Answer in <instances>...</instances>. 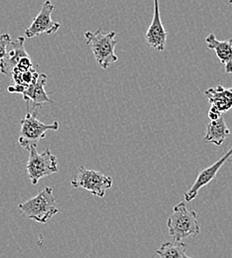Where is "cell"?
<instances>
[{
    "instance_id": "obj_15",
    "label": "cell",
    "mask_w": 232,
    "mask_h": 258,
    "mask_svg": "<svg viewBox=\"0 0 232 258\" xmlns=\"http://www.w3.org/2000/svg\"><path fill=\"white\" fill-rule=\"evenodd\" d=\"M186 250L187 245L183 241H174L163 243L156 252L160 258H192L187 255Z\"/></svg>"
},
{
    "instance_id": "obj_3",
    "label": "cell",
    "mask_w": 232,
    "mask_h": 258,
    "mask_svg": "<svg viewBox=\"0 0 232 258\" xmlns=\"http://www.w3.org/2000/svg\"><path fill=\"white\" fill-rule=\"evenodd\" d=\"M115 36V31L103 34L101 28L96 32L87 31L85 33L87 45L92 50L98 64L104 70L118 61V57L114 51L117 44Z\"/></svg>"
},
{
    "instance_id": "obj_11",
    "label": "cell",
    "mask_w": 232,
    "mask_h": 258,
    "mask_svg": "<svg viewBox=\"0 0 232 258\" xmlns=\"http://www.w3.org/2000/svg\"><path fill=\"white\" fill-rule=\"evenodd\" d=\"M205 42L207 48L209 50H213L221 62L224 66L225 73L232 74V39L227 41L217 40L214 34H209L205 38Z\"/></svg>"
},
{
    "instance_id": "obj_14",
    "label": "cell",
    "mask_w": 232,
    "mask_h": 258,
    "mask_svg": "<svg viewBox=\"0 0 232 258\" xmlns=\"http://www.w3.org/2000/svg\"><path fill=\"white\" fill-rule=\"evenodd\" d=\"M230 135V130L227 127L222 117L216 120H210L206 126L204 141L212 143L216 146L222 145L224 140Z\"/></svg>"
},
{
    "instance_id": "obj_10",
    "label": "cell",
    "mask_w": 232,
    "mask_h": 258,
    "mask_svg": "<svg viewBox=\"0 0 232 258\" xmlns=\"http://www.w3.org/2000/svg\"><path fill=\"white\" fill-rule=\"evenodd\" d=\"M25 39L19 36L16 40H12L10 43V51H8L7 56L0 61V73L3 75L11 76L15 68L19 62L24 58L29 56L24 47Z\"/></svg>"
},
{
    "instance_id": "obj_13",
    "label": "cell",
    "mask_w": 232,
    "mask_h": 258,
    "mask_svg": "<svg viewBox=\"0 0 232 258\" xmlns=\"http://www.w3.org/2000/svg\"><path fill=\"white\" fill-rule=\"evenodd\" d=\"M204 95L207 97L212 109L217 110L220 113L227 112L232 108V90L225 89L222 86L210 88L204 91Z\"/></svg>"
},
{
    "instance_id": "obj_1",
    "label": "cell",
    "mask_w": 232,
    "mask_h": 258,
    "mask_svg": "<svg viewBox=\"0 0 232 258\" xmlns=\"http://www.w3.org/2000/svg\"><path fill=\"white\" fill-rule=\"evenodd\" d=\"M169 233L174 241L181 242L190 235H198L200 232V225L198 214L188 210L184 202L179 203L173 209V214L167 221Z\"/></svg>"
},
{
    "instance_id": "obj_6",
    "label": "cell",
    "mask_w": 232,
    "mask_h": 258,
    "mask_svg": "<svg viewBox=\"0 0 232 258\" xmlns=\"http://www.w3.org/2000/svg\"><path fill=\"white\" fill-rule=\"evenodd\" d=\"M112 185L113 179L111 177L84 166L79 168L78 175L71 181L73 188H83L100 198H103L106 191L112 188Z\"/></svg>"
},
{
    "instance_id": "obj_5",
    "label": "cell",
    "mask_w": 232,
    "mask_h": 258,
    "mask_svg": "<svg viewBox=\"0 0 232 258\" xmlns=\"http://www.w3.org/2000/svg\"><path fill=\"white\" fill-rule=\"evenodd\" d=\"M28 151L29 158L26 170L32 185L36 186L41 179L58 172V159L49 148L45 149L43 153H39L37 146H31Z\"/></svg>"
},
{
    "instance_id": "obj_17",
    "label": "cell",
    "mask_w": 232,
    "mask_h": 258,
    "mask_svg": "<svg viewBox=\"0 0 232 258\" xmlns=\"http://www.w3.org/2000/svg\"><path fill=\"white\" fill-rule=\"evenodd\" d=\"M11 41V37L8 33H3L0 36V61H2L7 56Z\"/></svg>"
},
{
    "instance_id": "obj_4",
    "label": "cell",
    "mask_w": 232,
    "mask_h": 258,
    "mask_svg": "<svg viewBox=\"0 0 232 258\" xmlns=\"http://www.w3.org/2000/svg\"><path fill=\"white\" fill-rule=\"evenodd\" d=\"M59 127L60 123L57 120L51 124L41 122L37 118V108L33 109V111L28 110L25 117L21 120V129L18 138L19 144L26 150H29L31 146H38L39 141L45 138L47 131H57Z\"/></svg>"
},
{
    "instance_id": "obj_2",
    "label": "cell",
    "mask_w": 232,
    "mask_h": 258,
    "mask_svg": "<svg viewBox=\"0 0 232 258\" xmlns=\"http://www.w3.org/2000/svg\"><path fill=\"white\" fill-rule=\"evenodd\" d=\"M54 191L51 187L44 188L28 201L19 204L18 208L24 216L40 224H47L59 213Z\"/></svg>"
},
{
    "instance_id": "obj_18",
    "label": "cell",
    "mask_w": 232,
    "mask_h": 258,
    "mask_svg": "<svg viewBox=\"0 0 232 258\" xmlns=\"http://www.w3.org/2000/svg\"><path fill=\"white\" fill-rule=\"evenodd\" d=\"M228 3H229V4H232V0H229V1H228Z\"/></svg>"
},
{
    "instance_id": "obj_7",
    "label": "cell",
    "mask_w": 232,
    "mask_h": 258,
    "mask_svg": "<svg viewBox=\"0 0 232 258\" xmlns=\"http://www.w3.org/2000/svg\"><path fill=\"white\" fill-rule=\"evenodd\" d=\"M55 6L50 0H46L44 2L41 11L34 18L30 26L25 30V35L27 38L31 39L41 34L51 35L57 32L61 28V24L59 22L53 21L51 18Z\"/></svg>"
},
{
    "instance_id": "obj_16",
    "label": "cell",
    "mask_w": 232,
    "mask_h": 258,
    "mask_svg": "<svg viewBox=\"0 0 232 258\" xmlns=\"http://www.w3.org/2000/svg\"><path fill=\"white\" fill-rule=\"evenodd\" d=\"M39 75L40 74L33 68L27 72H21V71L15 69L13 71L11 77H12L14 84L28 88L29 86L33 85L34 83L37 81V79L39 78Z\"/></svg>"
},
{
    "instance_id": "obj_19",
    "label": "cell",
    "mask_w": 232,
    "mask_h": 258,
    "mask_svg": "<svg viewBox=\"0 0 232 258\" xmlns=\"http://www.w3.org/2000/svg\"><path fill=\"white\" fill-rule=\"evenodd\" d=\"M231 90H232V88H231Z\"/></svg>"
},
{
    "instance_id": "obj_9",
    "label": "cell",
    "mask_w": 232,
    "mask_h": 258,
    "mask_svg": "<svg viewBox=\"0 0 232 258\" xmlns=\"http://www.w3.org/2000/svg\"><path fill=\"white\" fill-rule=\"evenodd\" d=\"M232 156V146L230 149L220 158L218 159L215 163H213L212 165H210L209 167L203 169L198 176L197 180L195 181L194 185L192 186V188L185 194V200L186 202H192L193 200L196 199V197L198 196L199 191L201 188H203L204 186H206L207 184H209L216 176V174L218 173V171L220 170V168L224 165V163L227 161Z\"/></svg>"
},
{
    "instance_id": "obj_8",
    "label": "cell",
    "mask_w": 232,
    "mask_h": 258,
    "mask_svg": "<svg viewBox=\"0 0 232 258\" xmlns=\"http://www.w3.org/2000/svg\"><path fill=\"white\" fill-rule=\"evenodd\" d=\"M167 33L160 15V8H159V0H154V13H153V19L151 21V24L145 34V39L147 44L157 50V51H164L166 47Z\"/></svg>"
},
{
    "instance_id": "obj_12",
    "label": "cell",
    "mask_w": 232,
    "mask_h": 258,
    "mask_svg": "<svg viewBox=\"0 0 232 258\" xmlns=\"http://www.w3.org/2000/svg\"><path fill=\"white\" fill-rule=\"evenodd\" d=\"M47 80L48 76L44 73H41L33 85L26 88V90L22 94L23 98L27 103L29 101L32 102L34 109L45 103H54V100L51 99L45 92V85L47 83Z\"/></svg>"
}]
</instances>
